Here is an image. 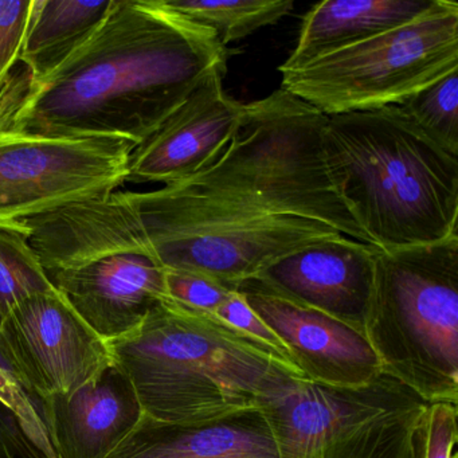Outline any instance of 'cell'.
Listing matches in <instances>:
<instances>
[{
  "instance_id": "obj_1",
  "label": "cell",
  "mask_w": 458,
  "mask_h": 458,
  "mask_svg": "<svg viewBox=\"0 0 458 458\" xmlns=\"http://www.w3.org/2000/svg\"><path fill=\"white\" fill-rule=\"evenodd\" d=\"M227 49L205 26L155 0H114L93 33L55 71L10 74L0 114L50 138H119L139 146L216 69Z\"/></svg>"
},
{
  "instance_id": "obj_2",
  "label": "cell",
  "mask_w": 458,
  "mask_h": 458,
  "mask_svg": "<svg viewBox=\"0 0 458 458\" xmlns=\"http://www.w3.org/2000/svg\"><path fill=\"white\" fill-rule=\"evenodd\" d=\"M324 162L342 202L383 250L458 235V157L396 106L327 116Z\"/></svg>"
},
{
  "instance_id": "obj_3",
  "label": "cell",
  "mask_w": 458,
  "mask_h": 458,
  "mask_svg": "<svg viewBox=\"0 0 458 458\" xmlns=\"http://www.w3.org/2000/svg\"><path fill=\"white\" fill-rule=\"evenodd\" d=\"M106 345L143 414L157 422L194 425L259 409V396L276 383L301 377L216 316L170 299Z\"/></svg>"
},
{
  "instance_id": "obj_4",
  "label": "cell",
  "mask_w": 458,
  "mask_h": 458,
  "mask_svg": "<svg viewBox=\"0 0 458 458\" xmlns=\"http://www.w3.org/2000/svg\"><path fill=\"white\" fill-rule=\"evenodd\" d=\"M326 122L318 109L280 88L246 104L242 125L213 165L167 186L243 218L310 219L372 245L329 179L321 148Z\"/></svg>"
},
{
  "instance_id": "obj_5",
  "label": "cell",
  "mask_w": 458,
  "mask_h": 458,
  "mask_svg": "<svg viewBox=\"0 0 458 458\" xmlns=\"http://www.w3.org/2000/svg\"><path fill=\"white\" fill-rule=\"evenodd\" d=\"M364 337L383 375L426 403H458V235L374 256Z\"/></svg>"
},
{
  "instance_id": "obj_6",
  "label": "cell",
  "mask_w": 458,
  "mask_h": 458,
  "mask_svg": "<svg viewBox=\"0 0 458 458\" xmlns=\"http://www.w3.org/2000/svg\"><path fill=\"white\" fill-rule=\"evenodd\" d=\"M458 71V4L436 0L406 25L283 74L281 89L324 116L399 106Z\"/></svg>"
},
{
  "instance_id": "obj_7",
  "label": "cell",
  "mask_w": 458,
  "mask_h": 458,
  "mask_svg": "<svg viewBox=\"0 0 458 458\" xmlns=\"http://www.w3.org/2000/svg\"><path fill=\"white\" fill-rule=\"evenodd\" d=\"M124 195L149 256L160 267L210 276L235 291L277 259L343 235L320 222L297 216L242 218L171 186Z\"/></svg>"
},
{
  "instance_id": "obj_8",
  "label": "cell",
  "mask_w": 458,
  "mask_h": 458,
  "mask_svg": "<svg viewBox=\"0 0 458 458\" xmlns=\"http://www.w3.org/2000/svg\"><path fill=\"white\" fill-rule=\"evenodd\" d=\"M135 144L119 138H50L15 130L0 114V227L114 194Z\"/></svg>"
},
{
  "instance_id": "obj_9",
  "label": "cell",
  "mask_w": 458,
  "mask_h": 458,
  "mask_svg": "<svg viewBox=\"0 0 458 458\" xmlns=\"http://www.w3.org/2000/svg\"><path fill=\"white\" fill-rule=\"evenodd\" d=\"M426 404L387 375L360 388L329 387L289 375L257 402L277 458H327L337 444L367 426Z\"/></svg>"
},
{
  "instance_id": "obj_10",
  "label": "cell",
  "mask_w": 458,
  "mask_h": 458,
  "mask_svg": "<svg viewBox=\"0 0 458 458\" xmlns=\"http://www.w3.org/2000/svg\"><path fill=\"white\" fill-rule=\"evenodd\" d=\"M0 350L41 401L79 390L114 364L106 342L57 291L29 297L2 318Z\"/></svg>"
},
{
  "instance_id": "obj_11",
  "label": "cell",
  "mask_w": 458,
  "mask_h": 458,
  "mask_svg": "<svg viewBox=\"0 0 458 458\" xmlns=\"http://www.w3.org/2000/svg\"><path fill=\"white\" fill-rule=\"evenodd\" d=\"M249 307L280 337L305 379L360 388L382 377L364 335L343 321L286 299L249 278L238 285Z\"/></svg>"
},
{
  "instance_id": "obj_12",
  "label": "cell",
  "mask_w": 458,
  "mask_h": 458,
  "mask_svg": "<svg viewBox=\"0 0 458 458\" xmlns=\"http://www.w3.org/2000/svg\"><path fill=\"white\" fill-rule=\"evenodd\" d=\"M226 71L216 69L131 152L127 182L178 183L213 165L229 146L246 116V104L224 89Z\"/></svg>"
},
{
  "instance_id": "obj_13",
  "label": "cell",
  "mask_w": 458,
  "mask_h": 458,
  "mask_svg": "<svg viewBox=\"0 0 458 458\" xmlns=\"http://www.w3.org/2000/svg\"><path fill=\"white\" fill-rule=\"evenodd\" d=\"M47 277L104 342L138 328L149 310L167 299L165 267L140 251H109Z\"/></svg>"
},
{
  "instance_id": "obj_14",
  "label": "cell",
  "mask_w": 458,
  "mask_h": 458,
  "mask_svg": "<svg viewBox=\"0 0 458 458\" xmlns=\"http://www.w3.org/2000/svg\"><path fill=\"white\" fill-rule=\"evenodd\" d=\"M377 249L345 235L326 238L277 259L253 280L361 332Z\"/></svg>"
},
{
  "instance_id": "obj_15",
  "label": "cell",
  "mask_w": 458,
  "mask_h": 458,
  "mask_svg": "<svg viewBox=\"0 0 458 458\" xmlns=\"http://www.w3.org/2000/svg\"><path fill=\"white\" fill-rule=\"evenodd\" d=\"M42 404L58 458H106L144 415L132 383L114 364L79 390Z\"/></svg>"
},
{
  "instance_id": "obj_16",
  "label": "cell",
  "mask_w": 458,
  "mask_h": 458,
  "mask_svg": "<svg viewBox=\"0 0 458 458\" xmlns=\"http://www.w3.org/2000/svg\"><path fill=\"white\" fill-rule=\"evenodd\" d=\"M106 458H277V449L264 415L251 409L194 425L143 415Z\"/></svg>"
},
{
  "instance_id": "obj_17",
  "label": "cell",
  "mask_w": 458,
  "mask_h": 458,
  "mask_svg": "<svg viewBox=\"0 0 458 458\" xmlns=\"http://www.w3.org/2000/svg\"><path fill=\"white\" fill-rule=\"evenodd\" d=\"M436 0H326L302 20L299 41L278 71H294L323 55L411 22Z\"/></svg>"
},
{
  "instance_id": "obj_18",
  "label": "cell",
  "mask_w": 458,
  "mask_h": 458,
  "mask_svg": "<svg viewBox=\"0 0 458 458\" xmlns=\"http://www.w3.org/2000/svg\"><path fill=\"white\" fill-rule=\"evenodd\" d=\"M114 0H34L33 15L21 53L30 81L55 71L79 47L111 9Z\"/></svg>"
},
{
  "instance_id": "obj_19",
  "label": "cell",
  "mask_w": 458,
  "mask_h": 458,
  "mask_svg": "<svg viewBox=\"0 0 458 458\" xmlns=\"http://www.w3.org/2000/svg\"><path fill=\"white\" fill-rule=\"evenodd\" d=\"M0 458H58L44 404L0 350Z\"/></svg>"
},
{
  "instance_id": "obj_20",
  "label": "cell",
  "mask_w": 458,
  "mask_h": 458,
  "mask_svg": "<svg viewBox=\"0 0 458 458\" xmlns=\"http://www.w3.org/2000/svg\"><path fill=\"white\" fill-rule=\"evenodd\" d=\"M157 6L175 13L216 34L224 47L276 25L293 10L292 0H155Z\"/></svg>"
},
{
  "instance_id": "obj_21",
  "label": "cell",
  "mask_w": 458,
  "mask_h": 458,
  "mask_svg": "<svg viewBox=\"0 0 458 458\" xmlns=\"http://www.w3.org/2000/svg\"><path fill=\"white\" fill-rule=\"evenodd\" d=\"M55 291L28 237L0 227V321L23 300Z\"/></svg>"
},
{
  "instance_id": "obj_22",
  "label": "cell",
  "mask_w": 458,
  "mask_h": 458,
  "mask_svg": "<svg viewBox=\"0 0 458 458\" xmlns=\"http://www.w3.org/2000/svg\"><path fill=\"white\" fill-rule=\"evenodd\" d=\"M396 106L434 143L458 157V71Z\"/></svg>"
},
{
  "instance_id": "obj_23",
  "label": "cell",
  "mask_w": 458,
  "mask_h": 458,
  "mask_svg": "<svg viewBox=\"0 0 458 458\" xmlns=\"http://www.w3.org/2000/svg\"><path fill=\"white\" fill-rule=\"evenodd\" d=\"M422 409L391 415L367 426L337 444L327 458H411L410 428Z\"/></svg>"
},
{
  "instance_id": "obj_24",
  "label": "cell",
  "mask_w": 458,
  "mask_h": 458,
  "mask_svg": "<svg viewBox=\"0 0 458 458\" xmlns=\"http://www.w3.org/2000/svg\"><path fill=\"white\" fill-rule=\"evenodd\" d=\"M457 403H428L410 428L411 458H457Z\"/></svg>"
},
{
  "instance_id": "obj_25",
  "label": "cell",
  "mask_w": 458,
  "mask_h": 458,
  "mask_svg": "<svg viewBox=\"0 0 458 458\" xmlns=\"http://www.w3.org/2000/svg\"><path fill=\"white\" fill-rule=\"evenodd\" d=\"M167 299L197 312L214 315L235 289L200 273L165 269Z\"/></svg>"
},
{
  "instance_id": "obj_26",
  "label": "cell",
  "mask_w": 458,
  "mask_h": 458,
  "mask_svg": "<svg viewBox=\"0 0 458 458\" xmlns=\"http://www.w3.org/2000/svg\"><path fill=\"white\" fill-rule=\"evenodd\" d=\"M213 316H216V318L224 321L225 324L232 327V328L237 329L238 332L245 335L249 339L264 345L278 360L283 361L285 366L293 369L297 375L304 377V375L301 374V371H300L296 364H294L288 348L281 342L280 337H278L277 335L257 316V313L249 307L245 297H243L240 292L235 291L234 293L218 308V310H216Z\"/></svg>"
},
{
  "instance_id": "obj_27",
  "label": "cell",
  "mask_w": 458,
  "mask_h": 458,
  "mask_svg": "<svg viewBox=\"0 0 458 458\" xmlns=\"http://www.w3.org/2000/svg\"><path fill=\"white\" fill-rule=\"evenodd\" d=\"M33 7L34 0H0V92L20 61Z\"/></svg>"
}]
</instances>
